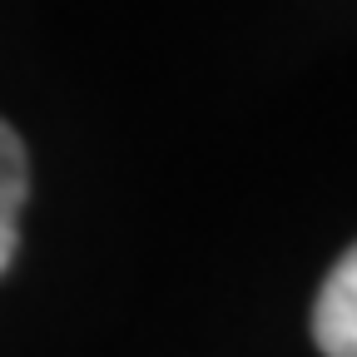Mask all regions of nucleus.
I'll return each mask as SVG.
<instances>
[{"label": "nucleus", "mask_w": 357, "mask_h": 357, "mask_svg": "<svg viewBox=\"0 0 357 357\" xmlns=\"http://www.w3.org/2000/svg\"><path fill=\"white\" fill-rule=\"evenodd\" d=\"M312 342L323 357H357V243L328 268L312 303Z\"/></svg>", "instance_id": "obj_1"}, {"label": "nucleus", "mask_w": 357, "mask_h": 357, "mask_svg": "<svg viewBox=\"0 0 357 357\" xmlns=\"http://www.w3.org/2000/svg\"><path fill=\"white\" fill-rule=\"evenodd\" d=\"M30 194V164H25V144L20 134L0 119V273L10 268L15 248H20V208Z\"/></svg>", "instance_id": "obj_2"}]
</instances>
